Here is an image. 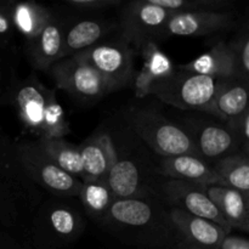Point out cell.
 <instances>
[{"instance_id":"15","label":"cell","mask_w":249,"mask_h":249,"mask_svg":"<svg viewBox=\"0 0 249 249\" xmlns=\"http://www.w3.org/2000/svg\"><path fill=\"white\" fill-rule=\"evenodd\" d=\"M248 84L240 77L219 80L208 112L229 121H236L248 112Z\"/></svg>"},{"instance_id":"29","label":"cell","mask_w":249,"mask_h":249,"mask_svg":"<svg viewBox=\"0 0 249 249\" xmlns=\"http://www.w3.org/2000/svg\"><path fill=\"white\" fill-rule=\"evenodd\" d=\"M218 249H249V242L245 237L226 235L221 241Z\"/></svg>"},{"instance_id":"9","label":"cell","mask_w":249,"mask_h":249,"mask_svg":"<svg viewBox=\"0 0 249 249\" xmlns=\"http://www.w3.org/2000/svg\"><path fill=\"white\" fill-rule=\"evenodd\" d=\"M172 12L153 5L150 0L133 1L124 10L122 28L126 40L142 45L155 36H162Z\"/></svg>"},{"instance_id":"32","label":"cell","mask_w":249,"mask_h":249,"mask_svg":"<svg viewBox=\"0 0 249 249\" xmlns=\"http://www.w3.org/2000/svg\"><path fill=\"white\" fill-rule=\"evenodd\" d=\"M0 249H21V248H18L15 243L10 242V241L4 240V238H0Z\"/></svg>"},{"instance_id":"25","label":"cell","mask_w":249,"mask_h":249,"mask_svg":"<svg viewBox=\"0 0 249 249\" xmlns=\"http://www.w3.org/2000/svg\"><path fill=\"white\" fill-rule=\"evenodd\" d=\"M104 33L105 27L101 22L94 19H84L78 22L68 31L67 36L63 39L62 58L63 56L70 55L75 51L80 53L91 48V45L99 41Z\"/></svg>"},{"instance_id":"19","label":"cell","mask_w":249,"mask_h":249,"mask_svg":"<svg viewBox=\"0 0 249 249\" xmlns=\"http://www.w3.org/2000/svg\"><path fill=\"white\" fill-rule=\"evenodd\" d=\"M31 61L38 70H49L62 58L63 36L55 22L50 21L36 38L32 39Z\"/></svg>"},{"instance_id":"18","label":"cell","mask_w":249,"mask_h":249,"mask_svg":"<svg viewBox=\"0 0 249 249\" xmlns=\"http://www.w3.org/2000/svg\"><path fill=\"white\" fill-rule=\"evenodd\" d=\"M106 185L114 199H142L141 174L135 162L119 160L107 173Z\"/></svg>"},{"instance_id":"12","label":"cell","mask_w":249,"mask_h":249,"mask_svg":"<svg viewBox=\"0 0 249 249\" xmlns=\"http://www.w3.org/2000/svg\"><path fill=\"white\" fill-rule=\"evenodd\" d=\"M160 173L173 180L194 182L199 185L224 186L223 181L213 167L196 156L182 155L177 157L163 158L158 168Z\"/></svg>"},{"instance_id":"7","label":"cell","mask_w":249,"mask_h":249,"mask_svg":"<svg viewBox=\"0 0 249 249\" xmlns=\"http://www.w3.org/2000/svg\"><path fill=\"white\" fill-rule=\"evenodd\" d=\"M169 220L175 232L173 249H218L228 235L216 224L177 208L169 212Z\"/></svg>"},{"instance_id":"1","label":"cell","mask_w":249,"mask_h":249,"mask_svg":"<svg viewBox=\"0 0 249 249\" xmlns=\"http://www.w3.org/2000/svg\"><path fill=\"white\" fill-rule=\"evenodd\" d=\"M15 105L26 128L39 139H62L70 131L55 94L39 83H27L15 92Z\"/></svg>"},{"instance_id":"10","label":"cell","mask_w":249,"mask_h":249,"mask_svg":"<svg viewBox=\"0 0 249 249\" xmlns=\"http://www.w3.org/2000/svg\"><path fill=\"white\" fill-rule=\"evenodd\" d=\"M235 18L228 11H191L172 14L163 34L167 36H199L232 28Z\"/></svg>"},{"instance_id":"4","label":"cell","mask_w":249,"mask_h":249,"mask_svg":"<svg viewBox=\"0 0 249 249\" xmlns=\"http://www.w3.org/2000/svg\"><path fill=\"white\" fill-rule=\"evenodd\" d=\"M17 158L27 173L51 194L57 196H79L83 181L60 169L49 160L36 142L17 148Z\"/></svg>"},{"instance_id":"21","label":"cell","mask_w":249,"mask_h":249,"mask_svg":"<svg viewBox=\"0 0 249 249\" xmlns=\"http://www.w3.org/2000/svg\"><path fill=\"white\" fill-rule=\"evenodd\" d=\"M36 142L44 155L60 169L83 180L84 169L79 146L68 143L63 139H39Z\"/></svg>"},{"instance_id":"11","label":"cell","mask_w":249,"mask_h":249,"mask_svg":"<svg viewBox=\"0 0 249 249\" xmlns=\"http://www.w3.org/2000/svg\"><path fill=\"white\" fill-rule=\"evenodd\" d=\"M179 68L196 74L212 77L216 80L236 77L247 80L241 74L235 49L233 46L226 45L224 41H219L211 49V51L198 56L190 63L180 66Z\"/></svg>"},{"instance_id":"14","label":"cell","mask_w":249,"mask_h":249,"mask_svg":"<svg viewBox=\"0 0 249 249\" xmlns=\"http://www.w3.org/2000/svg\"><path fill=\"white\" fill-rule=\"evenodd\" d=\"M142 56V67L135 79V95L140 99L150 95L152 87L167 79L175 71L170 58L153 40L143 43Z\"/></svg>"},{"instance_id":"33","label":"cell","mask_w":249,"mask_h":249,"mask_svg":"<svg viewBox=\"0 0 249 249\" xmlns=\"http://www.w3.org/2000/svg\"><path fill=\"white\" fill-rule=\"evenodd\" d=\"M0 75H1V60H0Z\"/></svg>"},{"instance_id":"3","label":"cell","mask_w":249,"mask_h":249,"mask_svg":"<svg viewBox=\"0 0 249 249\" xmlns=\"http://www.w3.org/2000/svg\"><path fill=\"white\" fill-rule=\"evenodd\" d=\"M130 122L134 131L163 158L198 153L196 143L181 128L156 112L136 111L130 117Z\"/></svg>"},{"instance_id":"31","label":"cell","mask_w":249,"mask_h":249,"mask_svg":"<svg viewBox=\"0 0 249 249\" xmlns=\"http://www.w3.org/2000/svg\"><path fill=\"white\" fill-rule=\"evenodd\" d=\"M11 19L10 15L7 14L6 10H2L0 7V38L10 36L11 33Z\"/></svg>"},{"instance_id":"8","label":"cell","mask_w":249,"mask_h":249,"mask_svg":"<svg viewBox=\"0 0 249 249\" xmlns=\"http://www.w3.org/2000/svg\"><path fill=\"white\" fill-rule=\"evenodd\" d=\"M204 186L206 185L172 180L164 185V194L174 208L212 221L230 235L231 228L224 220L215 204L207 196Z\"/></svg>"},{"instance_id":"27","label":"cell","mask_w":249,"mask_h":249,"mask_svg":"<svg viewBox=\"0 0 249 249\" xmlns=\"http://www.w3.org/2000/svg\"><path fill=\"white\" fill-rule=\"evenodd\" d=\"M233 49H235L236 57H237L238 66H240L241 74L247 79L249 72V40L247 36L241 39L236 45H233Z\"/></svg>"},{"instance_id":"6","label":"cell","mask_w":249,"mask_h":249,"mask_svg":"<svg viewBox=\"0 0 249 249\" xmlns=\"http://www.w3.org/2000/svg\"><path fill=\"white\" fill-rule=\"evenodd\" d=\"M51 74L60 89L82 99H97L108 92L104 78L88 62L73 56L58 61L51 68Z\"/></svg>"},{"instance_id":"24","label":"cell","mask_w":249,"mask_h":249,"mask_svg":"<svg viewBox=\"0 0 249 249\" xmlns=\"http://www.w3.org/2000/svg\"><path fill=\"white\" fill-rule=\"evenodd\" d=\"M9 15L16 28L31 40L36 38L50 21V15L46 9L34 2L16 4Z\"/></svg>"},{"instance_id":"13","label":"cell","mask_w":249,"mask_h":249,"mask_svg":"<svg viewBox=\"0 0 249 249\" xmlns=\"http://www.w3.org/2000/svg\"><path fill=\"white\" fill-rule=\"evenodd\" d=\"M79 150L84 169L83 182H94L106 178L107 173L118 160L113 141L107 134L91 139L85 145L79 146Z\"/></svg>"},{"instance_id":"5","label":"cell","mask_w":249,"mask_h":249,"mask_svg":"<svg viewBox=\"0 0 249 249\" xmlns=\"http://www.w3.org/2000/svg\"><path fill=\"white\" fill-rule=\"evenodd\" d=\"M75 56L89 63L104 78L108 92L124 88L133 77V55L123 44L92 46Z\"/></svg>"},{"instance_id":"23","label":"cell","mask_w":249,"mask_h":249,"mask_svg":"<svg viewBox=\"0 0 249 249\" xmlns=\"http://www.w3.org/2000/svg\"><path fill=\"white\" fill-rule=\"evenodd\" d=\"M213 169L221 179L224 186L236 190L248 198L249 162L246 156H225Z\"/></svg>"},{"instance_id":"30","label":"cell","mask_w":249,"mask_h":249,"mask_svg":"<svg viewBox=\"0 0 249 249\" xmlns=\"http://www.w3.org/2000/svg\"><path fill=\"white\" fill-rule=\"evenodd\" d=\"M9 197H7L6 189L4 187L1 181V175H0V220H6L9 215Z\"/></svg>"},{"instance_id":"28","label":"cell","mask_w":249,"mask_h":249,"mask_svg":"<svg viewBox=\"0 0 249 249\" xmlns=\"http://www.w3.org/2000/svg\"><path fill=\"white\" fill-rule=\"evenodd\" d=\"M68 4L78 10H100L102 7L112 6V5L119 4L116 0H72Z\"/></svg>"},{"instance_id":"20","label":"cell","mask_w":249,"mask_h":249,"mask_svg":"<svg viewBox=\"0 0 249 249\" xmlns=\"http://www.w3.org/2000/svg\"><path fill=\"white\" fill-rule=\"evenodd\" d=\"M106 216L119 226L141 230L153 221L155 211L143 199H114Z\"/></svg>"},{"instance_id":"26","label":"cell","mask_w":249,"mask_h":249,"mask_svg":"<svg viewBox=\"0 0 249 249\" xmlns=\"http://www.w3.org/2000/svg\"><path fill=\"white\" fill-rule=\"evenodd\" d=\"M79 197L90 213L101 216L107 215V212L114 201L105 178L94 182H83Z\"/></svg>"},{"instance_id":"17","label":"cell","mask_w":249,"mask_h":249,"mask_svg":"<svg viewBox=\"0 0 249 249\" xmlns=\"http://www.w3.org/2000/svg\"><path fill=\"white\" fill-rule=\"evenodd\" d=\"M207 196L215 204L221 216L231 229L249 230L248 198L241 192L225 186L206 185L204 186Z\"/></svg>"},{"instance_id":"2","label":"cell","mask_w":249,"mask_h":249,"mask_svg":"<svg viewBox=\"0 0 249 249\" xmlns=\"http://www.w3.org/2000/svg\"><path fill=\"white\" fill-rule=\"evenodd\" d=\"M218 84L219 80L212 77L175 68L167 79L152 87L150 95L177 108L208 112Z\"/></svg>"},{"instance_id":"22","label":"cell","mask_w":249,"mask_h":249,"mask_svg":"<svg viewBox=\"0 0 249 249\" xmlns=\"http://www.w3.org/2000/svg\"><path fill=\"white\" fill-rule=\"evenodd\" d=\"M236 145L237 135L232 130L219 125H207L199 131L196 147L206 157L218 158L235 150Z\"/></svg>"},{"instance_id":"16","label":"cell","mask_w":249,"mask_h":249,"mask_svg":"<svg viewBox=\"0 0 249 249\" xmlns=\"http://www.w3.org/2000/svg\"><path fill=\"white\" fill-rule=\"evenodd\" d=\"M79 216L67 207H56L48 215L40 236V249H57L74 241L80 233Z\"/></svg>"}]
</instances>
